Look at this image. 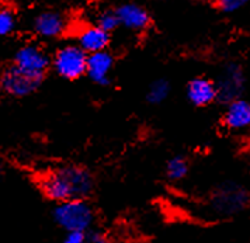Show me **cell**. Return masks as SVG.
I'll return each instance as SVG.
<instances>
[{
	"instance_id": "16",
	"label": "cell",
	"mask_w": 250,
	"mask_h": 243,
	"mask_svg": "<svg viewBox=\"0 0 250 243\" xmlns=\"http://www.w3.org/2000/svg\"><path fill=\"white\" fill-rule=\"evenodd\" d=\"M19 25L17 13L12 6L0 4V37L12 35Z\"/></svg>"
},
{
	"instance_id": "1",
	"label": "cell",
	"mask_w": 250,
	"mask_h": 243,
	"mask_svg": "<svg viewBox=\"0 0 250 243\" xmlns=\"http://www.w3.org/2000/svg\"><path fill=\"white\" fill-rule=\"evenodd\" d=\"M37 184L44 197L59 204L69 200H89L96 190V177L86 166L65 163L41 173Z\"/></svg>"
},
{
	"instance_id": "3",
	"label": "cell",
	"mask_w": 250,
	"mask_h": 243,
	"mask_svg": "<svg viewBox=\"0 0 250 243\" xmlns=\"http://www.w3.org/2000/svg\"><path fill=\"white\" fill-rule=\"evenodd\" d=\"M249 205V191L236 182L216 185L209 196V208L221 218H230L243 212Z\"/></svg>"
},
{
	"instance_id": "8",
	"label": "cell",
	"mask_w": 250,
	"mask_h": 243,
	"mask_svg": "<svg viewBox=\"0 0 250 243\" xmlns=\"http://www.w3.org/2000/svg\"><path fill=\"white\" fill-rule=\"evenodd\" d=\"M44 81L24 75L12 63L0 70V92L13 99H24L34 94Z\"/></svg>"
},
{
	"instance_id": "21",
	"label": "cell",
	"mask_w": 250,
	"mask_h": 243,
	"mask_svg": "<svg viewBox=\"0 0 250 243\" xmlns=\"http://www.w3.org/2000/svg\"><path fill=\"white\" fill-rule=\"evenodd\" d=\"M3 173H4V167H3V164L0 162V179L3 177Z\"/></svg>"
},
{
	"instance_id": "10",
	"label": "cell",
	"mask_w": 250,
	"mask_h": 243,
	"mask_svg": "<svg viewBox=\"0 0 250 243\" xmlns=\"http://www.w3.org/2000/svg\"><path fill=\"white\" fill-rule=\"evenodd\" d=\"M115 58L113 52L105 49L96 54L87 55L86 75L94 84L100 87H108L113 84V70Z\"/></svg>"
},
{
	"instance_id": "17",
	"label": "cell",
	"mask_w": 250,
	"mask_h": 243,
	"mask_svg": "<svg viewBox=\"0 0 250 243\" xmlns=\"http://www.w3.org/2000/svg\"><path fill=\"white\" fill-rule=\"evenodd\" d=\"M94 25H97L100 30L111 34L115 30L120 28V23H118V17L115 14L114 9H103L100 12L96 14V19H94Z\"/></svg>"
},
{
	"instance_id": "12",
	"label": "cell",
	"mask_w": 250,
	"mask_h": 243,
	"mask_svg": "<svg viewBox=\"0 0 250 243\" xmlns=\"http://www.w3.org/2000/svg\"><path fill=\"white\" fill-rule=\"evenodd\" d=\"M187 100L198 108L212 104L216 101L215 83L212 79L205 76H195L190 79L186 86Z\"/></svg>"
},
{
	"instance_id": "5",
	"label": "cell",
	"mask_w": 250,
	"mask_h": 243,
	"mask_svg": "<svg viewBox=\"0 0 250 243\" xmlns=\"http://www.w3.org/2000/svg\"><path fill=\"white\" fill-rule=\"evenodd\" d=\"M214 83L218 103L227 105L238 99H242L246 90V75L243 66L235 61L227 62Z\"/></svg>"
},
{
	"instance_id": "4",
	"label": "cell",
	"mask_w": 250,
	"mask_h": 243,
	"mask_svg": "<svg viewBox=\"0 0 250 243\" xmlns=\"http://www.w3.org/2000/svg\"><path fill=\"white\" fill-rule=\"evenodd\" d=\"M12 65L24 75L44 81L46 73L51 70V55L41 45L28 42L16 49Z\"/></svg>"
},
{
	"instance_id": "14",
	"label": "cell",
	"mask_w": 250,
	"mask_h": 243,
	"mask_svg": "<svg viewBox=\"0 0 250 243\" xmlns=\"http://www.w3.org/2000/svg\"><path fill=\"white\" fill-rule=\"evenodd\" d=\"M166 177L171 182H182L190 173V162L183 155H174L167 159L165 166Z\"/></svg>"
},
{
	"instance_id": "20",
	"label": "cell",
	"mask_w": 250,
	"mask_h": 243,
	"mask_svg": "<svg viewBox=\"0 0 250 243\" xmlns=\"http://www.w3.org/2000/svg\"><path fill=\"white\" fill-rule=\"evenodd\" d=\"M83 236L84 233H80V232H68L65 233L61 243H83Z\"/></svg>"
},
{
	"instance_id": "18",
	"label": "cell",
	"mask_w": 250,
	"mask_h": 243,
	"mask_svg": "<svg viewBox=\"0 0 250 243\" xmlns=\"http://www.w3.org/2000/svg\"><path fill=\"white\" fill-rule=\"evenodd\" d=\"M246 0H219L215 3V7L221 13L225 14H232V13L239 12L242 7L246 6Z\"/></svg>"
},
{
	"instance_id": "2",
	"label": "cell",
	"mask_w": 250,
	"mask_h": 243,
	"mask_svg": "<svg viewBox=\"0 0 250 243\" xmlns=\"http://www.w3.org/2000/svg\"><path fill=\"white\" fill-rule=\"evenodd\" d=\"M96 209L89 200H69L59 202L52 209V220L65 233L90 231L96 223Z\"/></svg>"
},
{
	"instance_id": "15",
	"label": "cell",
	"mask_w": 250,
	"mask_h": 243,
	"mask_svg": "<svg viewBox=\"0 0 250 243\" xmlns=\"http://www.w3.org/2000/svg\"><path fill=\"white\" fill-rule=\"evenodd\" d=\"M170 81L165 79V78H160V79H156V81H153L149 84L146 94H145V99H146L149 104L159 105L170 96Z\"/></svg>"
},
{
	"instance_id": "7",
	"label": "cell",
	"mask_w": 250,
	"mask_h": 243,
	"mask_svg": "<svg viewBox=\"0 0 250 243\" xmlns=\"http://www.w3.org/2000/svg\"><path fill=\"white\" fill-rule=\"evenodd\" d=\"M70 20L68 14L57 9H45L34 16L31 30L37 37L44 40H57L69 33Z\"/></svg>"
},
{
	"instance_id": "9",
	"label": "cell",
	"mask_w": 250,
	"mask_h": 243,
	"mask_svg": "<svg viewBox=\"0 0 250 243\" xmlns=\"http://www.w3.org/2000/svg\"><path fill=\"white\" fill-rule=\"evenodd\" d=\"M115 14L118 17L120 27L126 31L142 34L152 27V16L146 7L137 3H124L117 6Z\"/></svg>"
},
{
	"instance_id": "11",
	"label": "cell",
	"mask_w": 250,
	"mask_h": 243,
	"mask_svg": "<svg viewBox=\"0 0 250 243\" xmlns=\"http://www.w3.org/2000/svg\"><path fill=\"white\" fill-rule=\"evenodd\" d=\"M111 34L100 30L94 24H84L76 31V45L86 54H96L108 49Z\"/></svg>"
},
{
	"instance_id": "13",
	"label": "cell",
	"mask_w": 250,
	"mask_h": 243,
	"mask_svg": "<svg viewBox=\"0 0 250 243\" xmlns=\"http://www.w3.org/2000/svg\"><path fill=\"white\" fill-rule=\"evenodd\" d=\"M222 125L228 131L242 132L250 127V103L246 99H238L225 105L222 114Z\"/></svg>"
},
{
	"instance_id": "6",
	"label": "cell",
	"mask_w": 250,
	"mask_h": 243,
	"mask_svg": "<svg viewBox=\"0 0 250 243\" xmlns=\"http://www.w3.org/2000/svg\"><path fill=\"white\" fill-rule=\"evenodd\" d=\"M87 55L76 44L59 46L51 55V69L59 78L66 81H78L86 75Z\"/></svg>"
},
{
	"instance_id": "19",
	"label": "cell",
	"mask_w": 250,
	"mask_h": 243,
	"mask_svg": "<svg viewBox=\"0 0 250 243\" xmlns=\"http://www.w3.org/2000/svg\"><path fill=\"white\" fill-rule=\"evenodd\" d=\"M83 243H110V238L105 232L94 226L90 231L84 232Z\"/></svg>"
}]
</instances>
